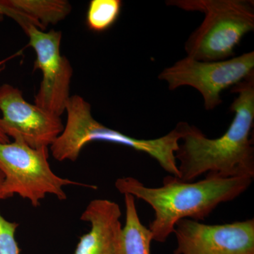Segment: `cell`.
<instances>
[{
	"mask_svg": "<svg viewBox=\"0 0 254 254\" xmlns=\"http://www.w3.org/2000/svg\"><path fill=\"white\" fill-rule=\"evenodd\" d=\"M120 205L107 199L91 200L81 216L91 230L80 238L74 254H119L122 227Z\"/></svg>",
	"mask_w": 254,
	"mask_h": 254,
	"instance_id": "obj_10",
	"label": "cell"
},
{
	"mask_svg": "<svg viewBox=\"0 0 254 254\" xmlns=\"http://www.w3.org/2000/svg\"><path fill=\"white\" fill-rule=\"evenodd\" d=\"M166 4L204 14L203 23L185 44L187 57L198 61L231 58L243 37L254 29L251 0H171Z\"/></svg>",
	"mask_w": 254,
	"mask_h": 254,
	"instance_id": "obj_4",
	"label": "cell"
},
{
	"mask_svg": "<svg viewBox=\"0 0 254 254\" xmlns=\"http://www.w3.org/2000/svg\"><path fill=\"white\" fill-rule=\"evenodd\" d=\"M48 158L49 148H33L20 140L0 143V171L4 177L2 190L6 198L18 194L36 208L48 194L66 200L64 187L68 185L96 188L58 176Z\"/></svg>",
	"mask_w": 254,
	"mask_h": 254,
	"instance_id": "obj_5",
	"label": "cell"
},
{
	"mask_svg": "<svg viewBox=\"0 0 254 254\" xmlns=\"http://www.w3.org/2000/svg\"><path fill=\"white\" fill-rule=\"evenodd\" d=\"M65 113L66 122L63 133L50 147L53 158L58 161H76L83 148L90 142H109L149 155L171 176L180 178L175 153L185 133L187 123L177 124L173 131L160 138L140 139L95 120L92 115L91 104L80 95L70 97Z\"/></svg>",
	"mask_w": 254,
	"mask_h": 254,
	"instance_id": "obj_3",
	"label": "cell"
},
{
	"mask_svg": "<svg viewBox=\"0 0 254 254\" xmlns=\"http://www.w3.org/2000/svg\"><path fill=\"white\" fill-rule=\"evenodd\" d=\"M254 70V52L216 62H200L187 57L165 68L158 78L168 82L171 91L181 86L193 87L203 96L205 110H213L222 103V91L248 78Z\"/></svg>",
	"mask_w": 254,
	"mask_h": 254,
	"instance_id": "obj_6",
	"label": "cell"
},
{
	"mask_svg": "<svg viewBox=\"0 0 254 254\" xmlns=\"http://www.w3.org/2000/svg\"><path fill=\"white\" fill-rule=\"evenodd\" d=\"M3 17H4V16H2V15L0 14V21H1V20L3 19Z\"/></svg>",
	"mask_w": 254,
	"mask_h": 254,
	"instance_id": "obj_19",
	"label": "cell"
},
{
	"mask_svg": "<svg viewBox=\"0 0 254 254\" xmlns=\"http://www.w3.org/2000/svg\"><path fill=\"white\" fill-rule=\"evenodd\" d=\"M232 91L237 93L230 107L235 116L222 136L208 138L197 127L186 124L175 153L181 181L192 182L203 174L221 178L254 179V140L251 136L254 123V73L232 87Z\"/></svg>",
	"mask_w": 254,
	"mask_h": 254,
	"instance_id": "obj_1",
	"label": "cell"
},
{
	"mask_svg": "<svg viewBox=\"0 0 254 254\" xmlns=\"http://www.w3.org/2000/svg\"><path fill=\"white\" fill-rule=\"evenodd\" d=\"M10 140L9 137L5 134L4 132L3 131L2 128L0 126V143H9Z\"/></svg>",
	"mask_w": 254,
	"mask_h": 254,
	"instance_id": "obj_17",
	"label": "cell"
},
{
	"mask_svg": "<svg viewBox=\"0 0 254 254\" xmlns=\"http://www.w3.org/2000/svg\"><path fill=\"white\" fill-rule=\"evenodd\" d=\"M173 233L174 254H254V219L223 225L182 219Z\"/></svg>",
	"mask_w": 254,
	"mask_h": 254,
	"instance_id": "obj_9",
	"label": "cell"
},
{
	"mask_svg": "<svg viewBox=\"0 0 254 254\" xmlns=\"http://www.w3.org/2000/svg\"><path fill=\"white\" fill-rule=\"evenodd\" d=\"M21 52L19 53H15V54L11 55V56L8 57L7 58H5V59H3L0 60V73L4 71L5 67H6V63L9 61V60L14 59V58H16V57L18 56L19 55Z\"/></svg>",
	"mask_w": 254,
	"mask_h": 254,
	"instance_id": "obj_16",
	"label": "cell"
},
{
	"mask_svg": "<svg viewBox=\"0 0 254 254\" xmlns=\"http://www.w3.org/2000/svg\"><path fill=\"white\" fill-rule=\"evenodd\" d=\"M252 181L250 177L205 176L198 182H185L170 175L164 178L163 186L151 188L133 177H123L117 180L115 187L123 194L137 197L153 208L155 218L148 229L153 241L163 243L173 233L177 222L204 220L220 203L242 194Z\"/></svg>",
	"mask_w": 254,
	"mask_h": 254,
	"instance_id": "obj_2",
	"label": "cell"
},
{
	"mask_svg": "<svg viewBox=\"0 0 254 254\" xmlns=\"http://www.w3.org/2000/svg\"><path fill=\"white\" fill-rule=\"evenodd\" d=\"M122 6L120 0H91L86 13L87 26L94 32L107 31L116 22Z\"/></svg>",
	"mask_w": 254,
	"mask_h": 254,
	"instance_id": "obj_13",
	"label": "cell"
},
{
	"mask_svg": "<svg viewBox=\"0 0 254 254\" xmlns=\"http://www.w3.org/2000/svg\"><path fill=\"white\" fill-rule=\"evenodd\" d=\"M0 126L5 134L33 148H50L63 133L61 117L28 103L21 90L0 86Z\"/></svg>",
	"mask_w": 254,
	"mask_h": 254,
	"instance_id": "obj_8",
	"label": "cell"
},
{
	"mask_svg": "<svg viewBox=\"0 0 254 254\" xmlns=\"http://www.w3.org/2000/svg\"><path fill=\"white\" fill-rule=\"evenodd\" d=\"M18 224L8 221L0 213V254H19L15 233Z\"/></svg>",
	"mask_w": 254,
	"mask_h": 254,
	"instance_id": "obj_14",
	"label": "cell"
},
{
	"mask_svg": "<svg viewBox=\"0 0 254 254\" xmlns=\"http://www.w3.org/2000/svg\"><path fill=\"white\" fill-rule=\"evenodd\" d=\"M4 175H3V173L0 171V200L6 199V196H5V195L4 194V193H3L2 190V185L3 182H4Z\"/></svg>",
	"mask_w": 254,
	"mask_h": 254,
	"instance_id": "obj_18",
	"label": "cell"
},
{
	"mask_svg": "<svg viewBox=\"0 0 254 254\" xmlns=\"http://www.w3.org/2000/svg\"><path fill=\"white\" fill-rule=\"evenodd\" d=\"M126 220L122 230L119 254H151L153 235L142 224L137 212L135 197L125 194Z\"/></svg>",
	"mask_w": 254,
	"mask_h": 254,
	"instance_id": "obj_12",
	"label": "cell"
},
{
	"mask_svg": "<svg viewBox=\"0 0 254 254\" xmlns=\"http://www.w3.org/2000/svg\"><path fill=\"white\" fill-rule=\"evenodd\" d=\"M15 11L27 18L32 25L45 31L50 24H57L71 13V5L66 0H6Z\"/></svg>",
	"mask_w": 254,
	"mask_h": 254,
	"instance_id": "obj_11",
	"label": "cell"
},
{
	"mask_svg": "<svg viewBox=\"0 0 254 254\" xmlns=\"http://www.w3.org/2000/svg\"><path fill=\"white\" fill-rule=\"evenodd\" d=\"M0 14L2 15V16H9L11 18H13L14 16V10L11 9L9 6H8L5 0H0Z\"/></svg>",
	"mask_w": 254,
	"mask_h": 254,
	"instance_id": "obj_15",
	"label": "cell"
},
{
	"mask_svg": "<svg viewBox=\"0 0 254 254\" xmlns=\"http://www.w3.org/2000/svg\"><path fill=\"white\" fill-rule=\"evenodd\" d=\"M29 38V46L36 58L34 71L41 70L39 89L35 95V105L61 117L69 100L73 68L69 60L61 54L63 33L60 31H42L28 25L23 29Z\"/></svg>",
	"mask_w": 254,
	"mask_h": 254,
	"instance_id": "obj_7",
	"label": "cell"
}]
</instances>
